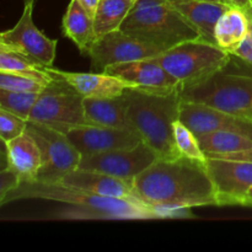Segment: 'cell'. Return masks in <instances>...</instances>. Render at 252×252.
Here are the masks:
<instances>
[{"label": "cell", "mask_w": 252, "mask_h": 252, "mask_svg": "<svg viewBox=\"0 0 252 252\" xmlns=\"http://www.w3.org/2000/svg\"><path fill=\"white\" fill-rule=\"evenodd\" d=\"M224 70L181 89V100L201 103L231 115H245L252 110V75L225 73Z\"/></svg>", "instance_id": "6"}, {"label": "cell", "mask_w": 252, "mask_h": 252, "mask_svg": "<svg viewBox=\"0 0 252 252\" xmlns=\"http://www.w3.org/2000/svg\"><path fill=\"white\" fill-rule=\"evenodd\" d=\"M126 93L117 97H84V113H85L86 125L132 128L128 120V98Z\"/></svg>", "instance_id": "20"}, {"label": "cell", "mask_w": 252, "mask_h": 252, "mask_svg": "<svg viewBox=\"0 0 252 252\" xmlns=\"http://www.w3.org/2000/svg\"><path fill=\"white\" fill-rule=\"evenodd\" d=\"M20 182H21V176L12 167H2L0 172V199L4 198L14 189H16Z\"/></svg>", "instance_id": "30"}, {"label": "cell", "mask_w": 252, "mask_h": 252, "mask_svg": "<svg viewBox=\"0 0 252 252\" xmlns=\"http://www.w3.org/2000/svg\"><path fill=\"white\" fill-rule=\"evenodd\" d=\"M61 184L74 187L89 193L112 198L137 199L134 196L133 181L123 180L103 172L75 169L61 180Z\"/></svg>", "instance_id": "17"}, {"label": "cell", "mask_w": 252, "mask_h": 252, "mask_svg": "<svg viewBox=\"0 0 252 252\" xmlns=\"http://www.w3.org/2000/svg\"><path fill=\"white\" fill-rule=\"evenodd\" d=\"M204 1H214V2H223V4H229V5H231L230 2L228 1V0H204ZM231 6H233V5H231Z\"/></svg>", "instance_id": "35"}, {"label": "cell", "mask_w": 252, "mask_h": 252, "mask_svg": "<svg viewBox=\"0 0 252 252\" xmlns=\"http://www.w3.org/2000/svg\"><path fill=\"white\" fill-rule=\"evenodd\" d=\"M41 93H20L0 89V108L29 121Z\"/></svg>", "instance_id": "27"}, {"label": "cell", "mask_w": 252, "mask_h": 252, "mask_svg": "<svg viewBox=\"0 0 252 252\" xmlns=\"http://www.w3.org/2000/svg\"><path fill=\"white\" fill-rule=\"evenodd\" d=\"M27 123L29 121L0 108V138L2 143L10 142L26 132Z\"/></svg>", "instance_id": "29"}, {"label": "cell", "mask_w": 252, "mask_h": 252, "mask_svg": "<svg viewBox=\"0 0 252 252\" xmlns=\"http://www.w3.org/2000/svg\"><path fill=\"white\" fill-rule=\"evenodd\" d=\"M47 70L52 75L59 76L65 80L83 97H117V96H122L129 89L135 88L129 81H126L118 76L105 73V71L76 73V71L59 70L53 66H48Z\"/></svg>", "instance_id": "16"}, {"label": "cell", "mask_w": 252, "mask_h": 252, "mask_svg": "<svg viewBox=\"0 0 252 252\" xmlns=\"http://www.w3.org/2000/svg\"><path fill=\"white\" fill-rule=\"evenodd\" d=\"M251 19L244 10L230 6L218 20L214 29L216 44L228 53L234 52L241 46L250 31Z\"/></svg>", "instance_id": "22"}, {"label": "cell", "mask_w": 252, "mask_h": 252, "mask_svg": "<svg viewBox=\"0 0 252 252\" xmlns=\"http://www.w3.org/2000/svg\"><path fill=\"white\" fill-rule=\"evenodd\" d=\"M79 1H80V4L85 7L86 11L94 17V15H95V11H96V7H97L98 1H100V0H79Z\"/></svg>", "instance_id": "34"}, {"label": "cell", "mask_w": 252, "mask_h": 252, "mask_svg": "<svg viewBox=\"0 0 252 252\" xmlns=\"http://www.w3.org/2000/svg\"><path fill=\"white\" fill-rule=\"evenodd\" d=\"M172 6L198 32L204 41L216 44L214 29L221 15L231 6L229 4L204 0H170Z\"/></svg>", "instance_id": "18"}, {"label": "cell", "mask_w": 252, "mask_h": 252, "mask_svg": "<svg viewBox=\"0 0 252 252\" xmlns=\"http://www.w3.org/2000/svg\"><path fill=\"white\" fill-rule=\"evenodd\" d=\"M27 132L39 145L43 165L34 180L59 182L66 174L78 169L81 154L75 149L65 133L53 126L29 121Z\"/></svg>", "instance_id": "7"}, {"label": "cell", "mask_w": 252, "mask_h": 252, "mask_svg": "<svg viewBox=\"0 0 252 252\" xmlns=\"http://www.w3.org/2000/svg\"><path fill=\"white\" fill-rule=\"evenodd\" d=\"M22 1H24V5H26V4H33L34 0H22Z\"/></svg>", "instance_id": "38"}, {"label": "cell", "mask_w": 252, "mask_h": 252, "mask_svg": "<svg viewBox=\"0 0 252 252\" xmlns=\"http://www.w3.org/2000/svg\"><path fill=\"white\" fill-rule=\"evenodd\" d=\"M120 30L162 52L199 37L170 0H135Z\"/></svg>", "instance_id": "4"}, {"label": "cell", "mask_w": 252, "mask_h": 252, "mask_svg": "<svg viewBox=\"0 0 252 252\" xmlns=\"http://www.w3.org/2000/svg\"><path fill=\"white\" fill-rule=\"evenodd\" d=\"M198 139L207 158H220L252 148V138L235 132H212L198 135Z\"/></svg>", "instance_id": "24"}, {"label": "cell", "mask_w": 252, "mask_h": 252, "mask_svg": "<svg viewBox=\"0 0 252 252\" xmlns=\"http://www.w3.org/2000/svg\"><path fill=\"white\" fill-rule=\"evenodd\" d=\"M161 53H164L161 49L117 30L96 38L89 52V57L91 61V70L105 71L110 65L153 58Z\"/></svg>", "instance_id": "12"}, {"label": "cell", "mask_w": 252, "mask_h": 252, "mask_svg": "<svg viewBox=\"0 0 252 252\" xmlns=\"http://www.w3.org/2000/svg\"><path fill=\"white\" fill-rule=\"evenodd\" d=\"M0 71L27 76L44 85H48L54 79L47 68L22 54L5 48H0Z\"/></svg>", "instance_id": "25"}, {"label": "cell", "mask_w": 252, "mask_h": 252, "mask_svg": "<svg viewBox=\"0 0 252 252\" xmlns=\"http://www.w3.org/2000/svg\"><path fill=\"white\" fill-rule=\"evenodd\" d=\"M2 144L7 166L12 167L21 176V180L36 179L43 165V158L34 138L26 130L15 139Z\"/></svg>", "instance_id": "19"}, {"label": "cell", "mask_w": 252, "mask_h": 252, "mask_svg": "<svg viewBox=\"0 0 252 252\" xmlns=\"http://www.w3.org/2000/svg\"><path fill=\"white\" fill-rule=\"evenodd\" d=\"M233 56H236L238 58L243 59L244 62H246V63H249L252 66V20L248 37H246L245 41L241 43V46L234 52Z\"/></svg>", "instance_id": "31"}, {"label": "cell", "mask_w": 252, "mask_h": 252, "mask_svg": "<svg viewBox=\"0 0 252 252\" xmlns=\"http://www.w3.org/2000/svg\"><path fill=\"white\" fill-rule=\"evenodd\" d=\"M218 159H226V160H240V161H250L252 162V148L244 152L234 153V154L224 155V157L218 158Z\"/></svg>", "instance_id": "32"}, {"label": "cell", "mask_w": 252, "mask_h": 252, "mask_svg": "<svg viewBox=\"0 0 252 252\" xmlns=\"http://www.w3.org/2000/svg\"><path fill=\"white\" fill-rule=\"evenodd\" d=\"M250 199H252V189L250 192H249V196H248V199H246V203H245V207L248 206V202L250 201Z\"/></svg>", "instance_id": "37"}, {"label": "cell", "mask_w": 252, "mask_h": 252, "mask_svg": "<svg viewBox=\"0 0 252 252\" xmlns=\"http://www.w3.org/2000/svg\"><path fill=\"white\" fill-rule=\"evenodd\" d=\"M180 121L196 133L203 135L212 132H235L252 138V121L243 116L231 115L201 103L182 101Z\"/></svg>", "instance_id": "14"}, {"label": "cell", "mask_w": 252, "mask_h": 252, "mask_svg": "<svg viewBox=\"0 0 252 252\" xmlns=\"http://www.w3.org/2000/svg\"><path fill=\"white\" fill-rule=\"evenodd\" d=\"M47 85L27 78V76L16 75L11 73L0 71V89L9 91H20V93H42Z\"/></svg>", "instance_id": "28"}, {"label": "cell", "mask_w": 252, "mask_h": 252, "mask_svg": "<svg viewBox=\"0 0 252 252\" xmlns=\"http://www.w3.org/2000/svg\"><path fill=\"white\" fill-rule=\"evenodd\" d=\"M159 155L148 144L142 142L133 148L110 150L81 157L78 169L103 172L123 180L133 181L148 167L152 166Z\"/></svg>", "instance_id": "10"}, {"label": "cell", "mask_w": 252, "mask_h": 252, "mask_svg": "<svg viewBox=\"0 0 252 252\" xmlns=\"http://www.w3.org/2000/svg\"><path fill=\"white\" fill-rule=\"evenodd\" d=\"M251 1H252V0H251Z\"/></svg>", "instance_id": "40"}, {"label": "cell", "mask_w": 252, "mask_h": 252, "mask_svg": "<svg viewBox=\"0 0 252 252\" xmlns=\"http://www.w3.org/2000/svg\"><path fill=\"white\" fill-rule=\"evenodd\" d=\"M135 198L147 206H218L207 162L179 157L159 159L133 180Z\"/></svg>", "instance_id": "1"}, {"label": "cell", "mask_w": 252, "mask_h": 252, "mask_svg": "<svg viewBox=\"0 0 252 252\" xmlns=\"http://www.w3.org/2000/svg\"><path fill=\"white\" fill-rule=\"evenodd\" d=\"M32 12L33 4L25 5L16 25L0 34V48L22 54L43 68L53 66L58 41L49 38L37 29L32 19Z\"/></svg>", "instance_id": "9"}, {"label": "cell", "mask_w": 252, "mask_h": 252, "mask_svg": "<svg viewBox=\"0 0 252 252\" xmlns=\"http://www.w3.org/2000/svg\"><path fill=\"white\" fill-rule=\"evenodd\" d=\"M46 199L64 203L69 207L58 218L74 220L93 219H155L149 206L139 199L112 198L89 193L61 182H43L38 180H21L19 186L0 199L4 204L19 199Z\"/></svg>", "instance_id": "2"}, {"label": "cell", "mask_w": 252, "mask_h": 252, "mask_svg": "<svg viewBox=\"0 0 252 252\" xmlns=\"http://www.w3.org/2000/svg\"><path fill=\"white\" fill-rule=\"evenodd\" d=\"M135 0H100L94 15L96 38L121 29Z\"/></svg>", "instance_id": "23"}, {"label": "cell", "mask_w": 252, "mask_h": 252, "mask_svg": "<svg viewBox=\"0 0 252 252\" xmlns=\"http://www.w3.org/2000/svg\"><path fill=\"white\" fill-rule=\"evenodd\" d=\"M231 56L217 44L198 37L182 42L155 58L184 89L225 69Z\"/></svg>", "instance_id": "5"}, {"label": "cell", "mask_w": 252, "mask_h": 252, "mask_svg": "<svg viewBox=\"0 0 252 252\" xmlns=\"http://www.w3.org/2000/svg\"><path fill=\"white\" fill-rule=\"evenodd\" d=\"M53 76L39 94L29 121L49 126L86 125L83 96L65 80Z\"/></svg>", "instance_id": "8"}, {"label": "cell", "mask_w": 252, "mask_h": 252, "mask_svg": "<svg viewBox=\"0 0 252 252\" xmlns=\"http://www.w3.org/2000/svg\"><path fill=\"white\" fill-rule=\"evenodd\" d=\"M233 6L239 7L244 10L248 14V16L252 20V1L251 0H228Z\"/></svg>", "instance_id": "33"}, {"label": "cell", "mask_w": 252, "mask_h": 252, "mask_svg": "<svg viewBox=\"0 0 252 252\" xmlns=\"http://www.w3.org/2000/svg\"><path fill=\"white\" fill-rule=\"evenodd\" d=\"M243 117H246V118H249V120L252 121V110L249 111V112H246L245 115H243Z\"/></svg>", "instance_id": "36"}, {"label": "cell", "mask_w": 252, "mask_h": 252, "mask_svg": "<svg viewBox=\"0 0 252 252\" xmlns=\"http://www.w3.org/2000/svg\"><path fill=\"white\" fill-rule=\"evenodd\" d=\"M246 207H252V199H250V201L248 202V206Z\"/></svg>", "instance_id": "39"}, {"label": "cell", "mask_w": 252, "mask_h": 252, "mask_svg": "<svg viewBox=\"0 0 252 252\" xmlns=\"http://www.w3.org/2000/svg\"><path fill=\"white\" fill-rule=\"evenodd\" d=\"M53 127L65 133L81 157L123 148H133L143 142L142 137L132 128H113L93 125H61Z\"/></svg>", "instance_id": "11"}, {"label": "cell", "mask_w": 252, "mask_h": 252, "mask_svg": "<svg viewBox=\"0 0 252 252\" xmlns=\"http://www.w3.org/2000/svg\"><path fill=\"white\" fill-rule=\"evenodd\" d=\"M105 73L129 81L135 88L160 91L181 90L179 81L155 57L110 65L105 69Z\"/></svg>", "instance_id": "15"}, {"label": "cell", "mask_w": 252, "mask_h": 252, "mask_svg": "<svg viewBox=\"0 0 252 252\" xmlns=\"http://www.w3.org/2000/svg\"><path fill=\"white\" fill-rule=\"evenodd\" d=\"M63 33L71 39L84 56H89L96 41L94 17L85 10L79 0H70L63 17Z\"/></svg>", "instance_id": "21"}, {"label": "cell", "mask_w": 252, "mask_h": 252, "mask_svg": "<svg viewBox=\"0 0 252 252\" xmlns=\"http://www.w3.org/2000/svg\"><path fill=\"white\" fill-rule=\"evenodd\" d=\"M172 132H174L175 145H176L177 152L181 157L196 160V161L207 162L208 158L202 149L198 137L193 130L189 129L184 122L177 120L174 123Z\"/></svg>", "instance_id": "26"}, {"label": "cell", "mask_w": 252, "mask_h": 252, "mask_svg": "<svg viewBox=\"0 0 252 252\" xmlns=\"http://www.w3.org/2000/svg\"><path fill=\"white\" fill-rule=\"evenodd\" d=\"M207 170L216 187L218 206L245 207L252 189V162L208 158Z\"/></svg>", "instance_id": "13"}, {"label": "cell", "mask_w": 252, "mask_h": 252, "mask_svg": "<svg viewBox=\"0 0 252 252\" xmlns=\"http://www.w3.org/2000/svg\"><path fill=\"white\" fill-rule=\"evenodd\" d=\"M130 127L161 159L181 157L175 145L172 127L180 120V90L160 91L134 88L127 91Z\"/></svg>", "instance_id": "3"}]
</instances>
